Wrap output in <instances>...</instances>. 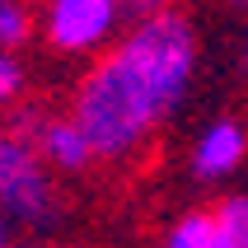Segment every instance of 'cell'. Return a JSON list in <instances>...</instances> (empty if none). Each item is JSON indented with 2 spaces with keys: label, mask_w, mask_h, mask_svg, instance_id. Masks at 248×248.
<instances>
[{
  "label": "cell",
  "mask_w": 248,
  "mask_h": 248,
  "mask_svg": "<svg viewBox=\"0 0 248 248\" xmlns=\"http://www.w3.org/2000/svg\"><path fill=\"white\" fill-rule=\"evenodd\" d=\"M159 248H234L230 234H225V220L216 206H192L173 216L164 230V244Z\"/></svg>",
  "instance_id": "8992f818"
},
{
  "label": "cell",
  "mask_w": 248,
  "mask_h": 248,
  "mask_svg": "<svg viewBox=\"0 0 248 248\" xmlns=\"http://www.w3.org/2000/svg\"><path fill=\"white\" fill-rule=\"evenodd\" d=\"M0 216L19 230H47L61 220V192L52 183V164L42 159L24 126H0Z\"/></svg>",
  "instance_id": "7a4b0ae2"
},
{
  "label": "cell",
  "mask_w": 248,
  "mask_h": 248,
  "mask_svg": "<svg viewBox=\"0 0 248 248\" xmlns=\"http://www.w3.org/2000/svg\"><path fill=\"white\" fill-rule=\"evenodd\" d=\"M19 248H56V244H19Z\"/></svg>",
  "instance_id": "5bb4252c"
},
{
  "label": "cell",
  "mask_w": 248,
  "mask_h": 248,
  "mask_svg": "<svg viewBox=\"0 0 248 248\" xmlns=\"http://www.w3.org/2000/svg\"><path fill=\"white\" fill-rule=\"evenodd\" d=\"M14 234H19V225H14L10 216H0V248H19V239H14Z\"/></svg>",
  "instance_id": "8fae6325"
},
{
  "label": "cell",
  "mask_w": 248,
  "mask_h": 248,
  "mask_svg": "<svg viewBox=\"0 0 248 248\" xmlns=\"http://www.w3.org/2000/svg\"><path fill=\"white\" fill-rule=\"evenodd\" d=\"M197 75V28L173 5L126 24L70 89V117L80 122L94 164H131L150 136L183 108Z\"/></svg>",
  "instance_id": "6da1fadb"
},
{
  "label": "cell",
  "mask_w": 248,
  "mask_h": 248,
  "mask_svg": "<svg viewBox=\"0 0 248 248\" xmlns=\"http://www.w3.org/2000/svg\"><path fill=\"white\" fill-rule=\"evenodd\" d=\"M234 66L248 75V24H244V33H239V47H234Z\"/></svg>",
  "instance_id": "7c38bea8"
},
{
  "label": "cell",
  "mask_w": 248,
  "mask_h": 248,
  "mask_svg": "<svg viewBox=\"0 0 248 248\" xmlns=\"http://www.w3.org/2000/svg\"><path fill=\"white\" fill-rule=\"evenodd\" d=\"M117 0H42L38 38L61 56H98L122 33Z\"/></svg>",
  "instance_id": "3957f363"
},
{
  "label": "cell",
  "mask_w": 248,
  "mask_h": 248,
  "mask_svg": "<svg viewBox=\"0 0 248 248\" xmlns=\"http://www.w3.org/2000/svg\"><path fill=\"white\" fill-rule=\"evenodd\" d=\"M117 10H122L126 24H136V19H150V14L173 10V0H117Z\"/></svg>",
  "instance_id": "30bf717a"
},
{
  "label": "cell",
  "mask_w": 248,
  "mask_h": 248,
  "mask_svg": "<svg viewBox=\"0 0 248 248\" xmlns=\"http://www.w3.org/2000/svg\"><path fill=\"white\" fill-rule=\"evenodd\" d=\"M24 94V66L19 52H0V108H14Z\"/></svg>",
  "instance_id": "9c48e42d"
},
{
  "label": "cell",
  "mask_w": 248,
  "mask_h": 248,
  "mask_svg": "<svg viewBox=\"0 0 248 248\" xmlns=\"http://www.w3.org/2000/svg\"><path fill=\"white\" fill-rule=\"evenodd\" d=\"M225 10H234V14H248V0H220Z\"/></svg>",
  "instance_id": "4fadbf2b"
},
{
  "label": "cell",
  "mask_w": 248,
  "mask_h": 248,
  "mask_svg": "<svg viewBox=\"0 0 248 248\" xmlns=\"http://www.w3.org/2000/svg\"><path fill=\"white\" fill-rule=\"evenodd\" d=\"M14 126H24L33 145L42 150V159L52 164V173H84V169L94 164V150H89V140H84L80 122L70 117V112H42V108H24L10 117Z\"/></svg>",
  "instance_id": "277c9868"
},
{
  "label": "cell",
  "mask_w": 248,
  "mask_h": 248,
  "mask_svg": "<svg viewBox=\"0 0 248 248\" xmlns=\"http://www.w3.org/2000/svg\"><path fill=\"white\" fill-rule=\"evenodd\" d=\"M216 211H220V220H225L230 244H234V248H248V192L220 197V202H216Z\"/></svg>",
  "instance_id": "ba28073f"
},
{
  "label": "cell",
  "mask_w": 248,
  "mask_h": 248,
  "mask_svg": "<svg viewBox=\"0 0 248 248\" xmlns=\"http://www.w3.org/2000/svg\"><path fill=\"white\" fill-rule=\"evenodd\" d=\"M244 159H248V126L234 122V117H216V122H206L197 131L187 169L202 183H225L230 173H239Z\"/></svg>",
  "instance_id": "5b68a950"
},
{
  "label": "cell",
  "mask_w": 248,
  "mask_h": 248,
  "mask_svg": "<svg viewBox=\"0 0 248 248\" xmlns=\"http://www.w3.org/2000/svg\"><path fill=\"white\" fill-rule=\"evenodd\" d=\"M38 38V10L28 0H0V52H24Z\"/></svg>",
  "instance_id": "52a82bcc"
}]
</instances>
